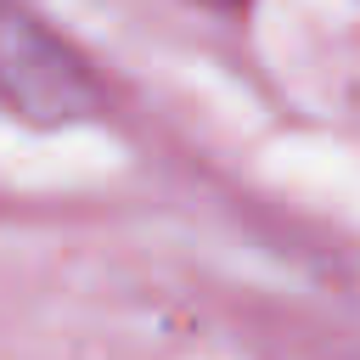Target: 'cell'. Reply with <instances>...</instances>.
I'll return each instance as SVG.
<instances>
[{"label":"cell","mask_w":360,"mask_h":360,"mask_svg":"<svg viewBox=\"0 0 360 360\" xmlns=\"http://www.w3.org/2000/svg\"><path fill=\"white\" fill-rule=\"evenodd\" d=\"M0 101L34 124H68L96 107L84 62L11 0H0Z\"/></svg>","instance_id":"cell-1"}]
</instances>
